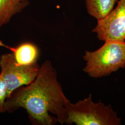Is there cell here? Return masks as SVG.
<instances>
[{
	"label": "cell",
	"instance_id": "6da1fadb",
	"mask_svg": "<svg viewBox=\"0 0 125 125\" xmlns=\"http://www.w3.org/2000/svg\"><path fill=\"white\" fill-rule=\"evenodd\" d=\"M69 102L58 79L57 72L51 61L46 60L40 65L34 81L14 91L5 107L9 113L25 109L33 125H63L67 120L65 106Z\"/></svg>",
	"mask_w": 125,
	"mask_h": 125
},
{
	"label": "cell",
	"instance_id": "7a4b0ae2",
	"mask_svg": "<svg viewBox=\"0 0 125 125\" xmlns=\"http://www.w3.org/2000/svg\"><path fill=\"white\" fill-rule=\"evenodd\" d=\"M66 124L76 125H120L121 118L111 105H106L100 100L94 103L92 94L75 103L70 101L65 106Z\"/></svg>",
	"mask_w": 125,
	"mask_h": 125
},
{
	"label": "cell",
	"instance_id": "3957f363",
	"mask_svg": "<svg viewBox=\"0 0 125 125\" xmlns=\"http://www.w3.org/2000/svg\"><path fill=\"white\" fill-rule=\"evenodd\" d=\"M83 71L94 78L109 76L125 68V41H106L95 51H85Z\"/></svg>",
	"mask_w": 125,
	"mask_h": 125
},
{
	"label": "cell",
	"instance_id": "277c9868",
	"mask_svg": "<svg viewBox=\"0 0 125 125\" xmlns=\"http://www.w3.org/2000/svg\"><path fill=\"white\" fill-rule=\"evenodd\" d=\"M0 75L7 87L8 99L16 89L29 85L34 81L40 66L37 62L30 65L19 64L16 62L13 53L10 52L0 56Z\"/></svg>",
	"mask_w": 125,
	"mask_h": 125
},
{
	"label": "cell",
	"instance_id": "5b68a950",
	"mask_svg": "<svg viewBox=\"0 0 125 125\" xmlns=\"http://www.w3.org/2000/svg\"><path fill=\"white\" fill-rule=\"evenodd\" d=\"M92 31L99 40L125 41V0H119L115 9L102 20L97 21Z\"/></svg>",
	"mask_w": 125,
	"mask_h": 125
},
{
	"label": "cell",
	"instance_id": "8992f818",
	"mask_svg": "<svg viewBox=\"0 0 125 125\" xmlns=\"http://www.w3.org/2000/svg\"><path fill=\"white\" fill-rule=\"evenodd\" d=\"M0 45L10 50L16 62L23 65H30L37 62L40 55L38 46L30 42H25L14 47H9L0 41Z\"/></svg>",
	"mask_w": 125,
	"mask_h": 125
},
{
	"label": "cell",
	"instance_id": "52a82bcc",
	"mask_svg": "<svg viewBox=\"0 0 125 125\" xmlns=\"http://www.w3.org/2000/svg\"><path fill=\"white\" fill-rule=\"evenodd\" d=\"M30 0H0V28L9 22L14 15L21 12Z\"/></svg>",
	"mask_w": 125,
	"mask_h": 125
},
{
	"label": "cell",
	"instance_id": "ba28073f",
	"mask_svg": "<svg viewBox=\"0 0 125 125\" xmlns=\"http://www.w3.org/2000/svg\"><path fill=\"white\" fill-rule=\"evenodd\" d=\"M119 0H85L87 12L97 21L102 20L112 11Z\"/></svg>",
	"mask_w": 125,
	"mask_h": 125
},
{
	"label": "cell",
	"instance_id": "9c48e42d",
	"mask_svg": "<svg viewBox=\"0 0 125 125\" xmlns=\"http://www.w3.org/2000/svg\"><path fill=\"white\" fill-rule=\"evenodd\" d=\"M8 90L4 80L0 75V113H6L5 107L6 101L7 99Z\"/></svg>",
	"mask_w": 125,
	"mask_h": 125
}]
</instances>
